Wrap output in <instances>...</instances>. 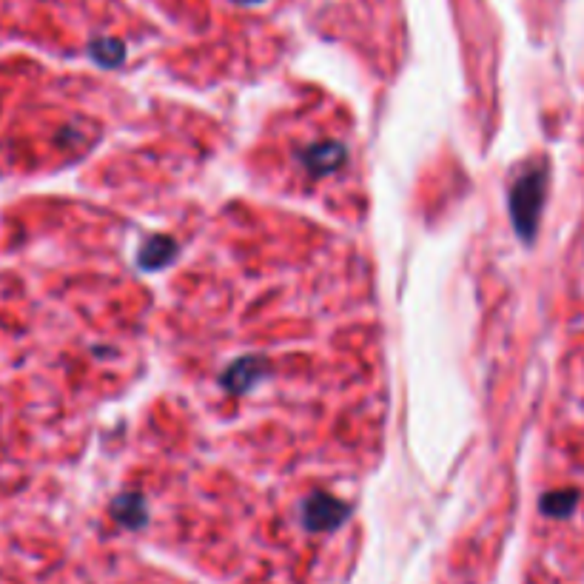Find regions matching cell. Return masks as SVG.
Here are the masks:
<instances>
[{"mask_svg": "<svg viewBox=\"0 0 584 584\" xmlns=\"http://www.w3.org/2000/svg\"><path fill=\"white\" fill-rule=\"evenodd\" d=\"M542 186H545L542 171H533V174H525L510 194L513 223L522 231L525 240L533 237V228H536V217H539V208H542Z\"/></svg>", "mask_w": 584, "mask_h": 584, "instance_id": "cell-1", "label": "cell"}]
</instances>
